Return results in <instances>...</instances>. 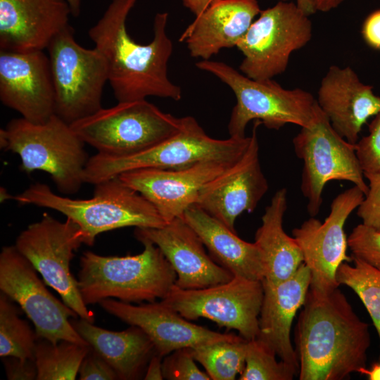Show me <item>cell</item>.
Returning <instances> with one entry per match:
<instances>
[{"mask_svg":"<svg viewBox=\"0 0 380 380\" xmlns=\"http://www.w3.org/2000/svg\"><path fill=\"white\" fill-rule=\"evenodd\" d=\"M137 0H112L102 17L88 31L89 38L106 60L108 82L118 102L158 96L179 101L180 87L168 77L173 43L167 33L169 14L158 13L153 37L146 44L129 34L126 21Z\"/></svg>","mask_w":380,"mask_h":380,"instance_id":"6da1fadb","label":"cell"},{"mask_svg":"<svg viewBox=\"0 0 380 380\" xmlns=\"http://www.w3.org/2000/svg\"><path fill=\"white\" fill-rule=\"evenodd\" d=\"M295 332L300 380H342L362 374L371 344L369 325L338 288L310 287Z\"/></svg>","mask_w":380,"mask_h":380,"instance_id":"7a4b0ae2","label":"cell"},{"mask_svg":"<svg viewBox=\"0 0 380 380\" xmlns=\"http://www.w3.org/2000/svg\"><path fill=\"white\" fill-rule=\"evenodd\" d=\"M93 196L74 199L55 194L42 183L30 185L11 196L20 205H34L56 210L81 229L84 243L92 246L97 235L127 227L159 228L166 222L141 194L118 177L94 185Z\"/></svg>","mask_w":380,"mask_h":380,"instance_id":"3957f363","label":"cell"},{"mask_svg":"<svg viewBox=\"0 0 380 380\" xmlns=\"http://www.w3.org/2000/svg\"><path fill=\"white\" fill-rule=\"evenodd\" d=\"M141 243L144 251L134 255L83 253L77 284L87 305L106 298L125 303L153 302L167 295L175 284V272L158 246L147 241Z\"/></svg>","mask_w":380,"mask_h":380,"instance_id":"277c9868","label":"cell"},{"mask_svg":"<svg viewBox=\"0 0 380 380\" xmlns=\"http://www.w3.org/2000/svg\"><path fill=\"white\" fill-rule=\"evenodd\" d=\"M1 148L19 156L27 173L42 170L51 177L63 194L77 193L84 183L89 160L85 143L70 125L56 114L43 123L15 118L0 130Z\"/></svg>","mask_w":380,"mask_h":380,"instance_id":"5b68a950","label":"cell"},{"mask_svg":"<svg viewBox=\"0 0 380 380\" xmlns=\"http://www.w3.org/2000/svg\"><path fill=\"white\" fill-rule=\"evenodd\" d=\"M196 66L215 75L235 95L227 127L230 137H246V126L254 120L268 129H279L286 124L308 127L316 116L317 101L303 89H285L272 79H251L220 61L201 60Z\"/></svg>","mask_w":380,"mask_h":380,"instance_id":"8992f818","label":"cell"},{"mask_svg":"<svg viewBox=\"0 0 380 380\" xmlns=\"http://www.w3.org/2000/svg\"><path fill=\"white\" fill-rule=\"evenodd\" d=\"M250 141L251 136L212 138L194 117L184 116L177 133L144 151L122 157L99 153L90 157L83 179L84 183L95 185L137 169H177L205 160L234 163L245 152Z\"/></svg>","mask_w":380,"mask_h":380,"instance_id":"52a82bcc","label":"cell"},{"mask_svg":"<svg viewBox=\"0 0 380 380\" xmlns=\"http://www.w3.org/2000/svg\"><path fill=\"white\" fill-rule=\"evenodd\" d=\"M70 126L97 153L122 157L144 151L175 135L182 127V118L140 99L102 108Z\"/></svg>","mask_w":380,"mask_h":380,"instance_id":"ba28073f","label":"cell"},{"mask_svg":"<svg viewBox=\"0 0 380 380\" xmlns=\"http://www.w3.org/2000/svg\"><path fill=\"white\" fill-rule=\"evenodd\" d=\"M46 49L55 90V114L71 125L102 108L108 68L101 52L80 45L70 25L57 34Z\"/></svg>","mask_w":380,"mask_h":380,"instance_id":"9c48e42d","label":"cell"},{"mask_svg":"<svg viewBox=\"0 0 380 380\" xmlns=\"http://www.w3.org/2000/svg\"><path fill=\"white\" fill-rule=\"evenodd\" d=\"M292 141L297 157L303 161L300 190L307 199V210L311 217L319 213L322 191L329 181L350 182L367 194L369 187L356 155L355 144L336 132L319 107L312 122L301 127Z\"/></svg>","mask_w":380,"mask_h":380,"instance_id":"30bf717a","label":"cell"},{"mask_svg":"<svg viewBox=\"0 0 380 380\" xmlns=\"http://www.w3.org/2000/svg\"><path fill=\"white\" fill-rule=\"evenodd\" d=\"M309 16L289 1L261 11L236 46L243 56L240 72L254 80L272 79L285 72L292 53L312 38Z\"/></svg>","mask_w":380,"mask_h":380,"instance_id":"8fae6325","label":"cell"},{"mask_svg":"<svg viewBox=\"0 0 380 380\" xmlns=\"http://www.w3.org/2000/svg\"><path fill=\"white\" fill-rule=\"evenodd\" d=\"M82 243L83 234L75 222H60L45 213L20 233L15 246L79 317L94 323V314L84 303L70 270L75 252Z\"/></svg>","mask_w":380,"mask_h":380,"instance_id":"7c38bea8","label":"cell"},{"mask_svg":"<svg viewBox=\"0 0 380 380\" xmlns=\"http://www.w3.org/2000/svg\"><path fill=\"white\" fill-rule=\"evenodd\" d=\"M263 293L262 281L234 276L227 282L199 289L174 285L161 300L189 321L206 318L251 341L259 334Z\"/></svg>","mask_w":380,"mask_h":380,"instance_id":"4fadbf2b","label":"cell"},{"mask_svg":"<svg viewBox=\"0 0 380 380\" xmlns=\"http://www.w3.org/2000/svg\"><path fill=\"white\" fill-rule=\"evenodd\" d=\"M37 272L15 245L2 247L1 292L20 305L33 323L37 338H44L53 343L69 341L89 345L70 322L72 317H78L77 314L51 293Z\"/></svg>","mask_w":380,"mask_h":380,"instance_id":"5bb4252c","label":"cell"},{"mask_svg":"<svg viewBox=\"0 0 380 380\" xmlns=\"http://www.w3.org/2000/svg\"><path fill=\"white\" fill-rule=\"evenodd\" d=\"M364 198L365 194L357 186L348 189L332 201L330 213L323 222L311 217L293 229V237L310 272V287L329 292L340 286L336 279L337 269L343 262L352 261V256L346 254L345 223Z\"/></svg>","mask_w":380,"mask_h":380,"instance_id":"9a60e30c","label":"cell"},{"mask_svg":"<svg viewBox=\"0 0 380 380\" xmlns=\"http://www.w3.org/2000/svg\"><path fill=\"white\" fill-rule=\"evenodd\" d=\"M260 124L255 121L245 152L201 188L195 203L235 232L238 216L253 212L268 189L259 157L257 131Z\"/></svg>","mask_w":380,"mask_h":380,"instance_id":"2e32d148","label":"cell"},{"mask_svg":"<svg viewBox=\"0 0 380 380\" xmlns=\"http://www.w3.org/2000/svg\"><path fill=\"white\" fill-rule=\"evenodd\" d=\"M0 100L33 123L55 114V90L49 56L44 50H0Z\"/></svg>","mask_w":380,"mask_h":380,"instance_id":"e0dca14e","label":"cell"},{"mask_svg":"<svg viewBox=\"0 0 380 380\" xmlns=\"http://www.w3.org/2000/svg\"><path fill=\"white\" fill-rule=\"evenodd\" d=\"M234 163L205 160L177 169L142 168L118 178L146 198L167 223L182 217L201 188Z\"/></svg>","mask_w":380,"mask_h":380,"instance_id":"ac0fdd59","label":"cell"},{"mask_svg":"<svg viewBox=\"0 0 380 380\" xmlns=\"http://www.w3.org/2000/svg\"><path fill=\"white\" fill-rule=\"evenodd\" d=\"M134 235L141 243L158 246L174 271L175 286L199 289L230 281L234 274L218 265L205 251V246L182 217L159 228L136 227Z\"/></svg>","mask_w":380,"mask_h":380,"instance_id":"d6986e66","label":"cell"},{"mask_svg":"<svg viewBox=\"0 0 380 380\" xmlns=\"http://www.w3.org/2000/svg\"><path fill=\"white\" fill-rule=\"evenodd\" d=\"M109 314L141 329L162 357L183 348L239 338L222 334L191 322L162 300L139 305L106 298L99 303Z\"/></svg>","mask_w":380,"mask_h":380,"instance_id":"ffe728a7","label":"cell"},{"mask_svg":"<svg viewBox=\"0 0 380 380\" xmlns=\"http://www.w3.org/2000/svg\"><path fill=\"white\" fill-rule=\"evenodd\" d=\"M66 0H0V50H44L68 27Z\"/></svg>","mask_w":380,"mask_h":380,"instance_id":"44dd1931","label":"cell"},{"mask_svg":"<svg viewBox=\"0 0 380 380\" xmlns=\"http://www.w3.org/2000/svg\"><path fill=\"white\" fill-rule=\"evenodd\" d=\"M316 101L336 132L353 144L367 120L380 112V97L350 66L329 68Z\"/></svg>","mask_w":380,"mask_h":380,"instance_id":"7402d4cb","label":"cell"},{"mask_svg":"<svg viewBox=\"0 0 380 380\" xmlns=\"http://www.w3.org/2000/svg\"><path fill=\"white\" fill-rule=\"evenodd\" d=\"M310 282V272L304 262L281 282L262 281L264 293L256 338L298 372L299 363L292 346L291 329L296 312L305 301Z\"/></svg>","mask_w":380,"mask_h":380,"instance_id":"603a6c76","label":"cell"},{"mask_svg":"<svg viewBox=\"0 0 380 380\" xmlns=\"http://www.w3.org/2000/svg\"><path fill=\"white\" fill-rule=\"evenodd\" d=\"M261 10L257 0H213L179 37L191 57L210 60L237 46Z\"/></svg>","mask_w":380,"mask_h":380,"instance_id":"cb8c5ba5","label":"cell"},{"mask_svg":"<svg viewBox=\"0 0 380 380\" xmlns=\"http://www.w3.org/2000/svg\"><path fill=\"white\" fill-rule=\"evenodd\" d=\"M182 218L197 234L209 255L234 276L262 281L265 264L258 246L239 238L224 224L196 204L191 205Z\"/></svg>","mask_w":380,"mask_h":380,"instance_id":"d4e9b609","label":"cell"},{"mask_svg":"<svg viewBox=\"0 0 380 380\" xmlns=\"http://www.w3.org/2000/svg\"><path fill=\"white\" fill-rule=\"evenodd\" d=\"M70 322L79 335L111 366L118 379H139L156 353L149 337L137 326L114 331L80 317H72Z\"/></svg>","mask_w":380,"mask_h":380,"instance_id":"484cf974","label":"cell"},{"mask_svg":"<svg viewBox=\"0 0 380 380\" xmlns=\"http://www.w3.org/2000/svg\"><path fill=\"white\" fill-rule=\"evenodd\" d=\"M287 209V190H277L266 207L262 224L257 229L255 243L260 248L265 264L264 281L278 284L291 277L303 262L300 248L283 229Z\"/></svg>","mask_w":380,"mask_h":380,"instance_id":"4316f807","label":"cell"},{"mask_svg":"<svg viewBox=\"0 0 380 380\" xmlns=\"http://www.w3.org/2000/svg\"><path fill=\"white\" fill-rule=\"evenodd\" d=\"M90 349L69 341L53 343L44 338H37L34 348L37 380H74L81 363Z\"/></svg>","mask_w":380,"mask_h":380,"instance_id":"83f0119b","label":"cell"},{"mask_svg":"<svg viewBox=\"0 0 380 380\" xmlns=\"http://www.w3.org/2000/svg\"><path fill=\"white\" fill-rule=\"evenodd\" d=\"M248 341L241 336L191 348L193 355L213 380H234L245 367Z\"/></svg>","mask_w":380,"mask_h":380,"instance_id":"f1b7e54d","label":"cell"},{"mask_svg":"<svg viewBox=\"0 0 380 380\" xmlns=\"http://www.w3.org/2000/svg\"><path fill=\"white\" fill-rule=\"evenodd\" d=\"M6 294H0V357L34 360L35 330L20 317V310Z\"/></svg>","mask_w":380,"mask_h":380,"instance_id":"f546056e","label":"cell"},{"mask_svg":"<svg viewBox=\"0 0 380 380\" xmlns=\"http://www.w3.org/2000/svg\"><path fill=\"white\" fill-rule=\"evenodd\" d=\"M352 261L353 265L348 262L339 265L336 281L350 287L359 296L372 319L380 342V270L353 256Z\"/></svg>","mask_w":380,"mask_h":380,"instance_id":"4dcf8cb0","label":"cell"},{"mask_svg":"<svg viewBox=\"0 0 380 380\" xmlns=\"http://www.w3.org/2000/svg\"><path fill=\"white\" fill-rule=\"evenodd\" d=\"M257 338L248 341L246 364L241 380H291L298 372Z\"/></svg>","mask_w":380,"mask_h":380,"instance_id":"1f68e13d","label":"cell"},{"mask_svg":"<svg viewBox=\"0 0 380 380\" xmlns=\"http://www.w3.org/2000/svg\"><path fill=\"white\" fill-rule=\"evenodd\" d=\"M352 256L380 270V231L360 224L348 237Z\"/></svg>","mask_w":380,"mask_h":380,"instance_id":"d6a6232c","label":"cell"},{"mask_svg":"<svg viewBox=\"0 0 380 380\" xmlns=\"http://www.w3.org/2000/svg\"><path fill=\"white\" fill-rule=\"evenodd\" d=\"M191 348L177 349L163 360V378L169 380H209L208 374L196 365Z\"/></svg>","mask_w":380,"mask_h":380,"instance_id":"836d02e7","label":"cell"},{"mask_svg":"<svg viewBox=\"0 0 380 380\" xmlns=\"http://www.w3.org/2000/svg\"><path fill=\"white\" fill-rule=\"evenodd\" d=\"M355 151L364 174L380 173V112L370 123L368 135L355 144Z\"/></svg>","mask_w":380,"mask_h":380,"instance_id":"e575fe53","label":"cell"},{"mask_svg":"<svg viewBox=\"0 0 380 380\" xmlns=\"http://www.w3.org/2000/svg\"><path fill=\"white\" fill-rule=\"evenodd\" d=\"M369 182V190L357 208L362 224L380 231V173L364 174Z\"/></svg>","mask_w":380,"mask_h":380,"instance_id":"d590c367","label":"cell"},{"mask_svg":"<svg viewBox=\"0 0 380 380\" xmlns=\"http://www.w3.org/2000/svg\"><path fill=\"white\" fill-rule=\"evenodd\" d=\"M78 374L80 380L118 379L111 366L91 347L81 363Z\"/></svg>","mask_w":380,"mask_h":380,"instance_id":"8d00e7d4","label":"cell"},{"mask_svg":"<svg viewBox=\"0 0 380 380\" xmlns=\"http://www.w3.org/2000/svg\"><path fill=\"white\" fill-rule=\"evenodd\" d=\"M3 362L8 380L37 379V370L34 360L17 357H5Z\"/></svg>","mask_w":380,"mask_h":380,"instance_id":"74e56055","label":"cell"},{"mask_svg":"<svg viewBox=\"0 0 380 380\" xmlns=\"http://www.w3.org/2000/svg\"><path fill=\"white\" fill-rule=\"evenodd\" d=\"M362 36L371 47L380 49V9L372 13L365 20Z\"/></svg>","mask_w":380,"mask_h":380,"instance_id":"f35d334b","label":"cell"},{"mask_svg":"<svg viewBox=\"0 0 380 380\" xmlns=\"http://www.w3.org/2000/svg\"><path fill=\"white\" fill-rule=\"evenodd\" d=\"M162 357L155 353L151 357L144 375L145 380L163 379Z\"/></svg>","mask_w":380,"mask_h":380,"instance_id":"ab89813d","label":"cell"},{"mask_svg":"<svg viewBox=\"0 0 380 380\" xmlns=\"http://www.w3.org/2000/svg\"><path fill=\"white\" fill-rule=\"evenodd\" d=\"M213 0H182L184 6L196 16L200 15Z\"/></svg>","mask_w":380,"mask_h":380,"instance_id":"60d3db41","label":"cell"},{"mask_svg":"<svg viewBox=\"0 0 380 380\" xmlns=\"http://www.w3.org/2000/svg\"><path fill=\"white\" fill-rule=\"evenodd\" d=\"M345 0H311L315 10L329 12L338 7Z\"/></svg>","mask_w":380,"mask_h":380,"instance_id":"b9f144b4","label":"cell"},{"mask_svg":"<svg viewBox=\"0 0 380 380\" xmlns=\"http://www.w3.org/2000/svg\"><path fill=\"white\" fill-rule=\"evenodd\" d=\"M362 374L367 375L369 380H380V361L374 363L369 369L366 368Z\"/></svg>","mask_w":380,"mask_h":380,"instance_id":"7bdbcfd3","label":"cell"},{"mask_svg":"<svg viewBox=\"0 0 380 380\" xmlns=\"http://www.w3.org/2000/svg\"><path fill=\"white\" fill-rule=\"evenodd\" d=\"M297 5L308 15L316 13L311 0H295Z\"/></svg>","mask_w":380,"mask_h":380,"instance_id":"ee69618b","label":"cell"},{"mask_svg":"<svg viewBox=\"0 0 380 380\" xmlns=\"http://www.w3.org/2000/svg\"><path fill=\"white\" fill-rule=\"evenodd\" d=\"M70 6L73 16H78L80 13L81 0H66Z\"/></svg>","mask_w":380,"mask_h":380,"instance_id":"f6af8a7d","label":"cell"},{"mask_svg":"<svg viewBox=\"0 0 380 380\" xmlns=\"http://www.w3.org/2000/svg\"><path fill=\"white\" fill-rule=\"evenodd\" d=\"M279 1H291V0H279Z\"/></svg>","mask_w":380,"mask_h":380,"instance_id":"bcb514c9","label":"cell"}]
</instances>
